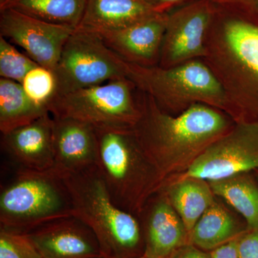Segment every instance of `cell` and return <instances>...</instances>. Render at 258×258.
Wrapping results in <instances>:
<instances>
[{
	"mask_svg": "<svg viewBox=\"0 0 258 258\" xmlns=\"http://www.w3.org/2000/svg\"><path fill=\"white\" fill-rule=\"evenodd\" d=\"M203 60L220 83L235 123L258 120V18L230 2L215 3Z\"/></svg>",
	"mask_w": 258,
	"mask_h": 258,
	"instance_id": "cell-1",
	"label": "cell"
},
{
	"mask_svg": "<svg viewBox=\"0 0 258 258\" xmlns=\"http://www.w3.org/2000/svg\"><path fill=\"white\" fill-rule=\"evenodd\" d=\"M138 98L141 116L134 134L161 179L176 169H187L235 124L226 112L208 105L198 103L172 115L139 90Z\"/></svg>",
	"mask_w": 258,
	"mask_h": 258,
	"instance_id": "cell-2",
	"label": "cell"
},
{
	"mask_svg": "<svg viewBox=\"0 0 258 258\" xmlns=\"http://www.w3.org/2000/svg\"><path fill=\"white\" fill-rule=\"evenodd\" d=\"M73 205V215L96 235L102 258L144 255L140 225L132 214L112 201L98 166L62 178Z\"/></svg>",
	"mask_w": 258,
	"mask_h": 258,
	"instance_id": "cell-3",
	"label": "cell"
},
{
	"mask_svg": "<svg viewBox=\"0 0 258 258\" xmlns=\"http://www.w3.org/2000/svg\"><path fill=\"white\" fill-rule=\"evenodd\" d=\"M13 167L14 176L1 184L0 227L25 233L47 222L73 215L67 186L52 169Z\"/></svg>",
	"mask_w": 258,
	"mask_h": 258,
	"instance_id": "cell-4",
	"label": "cell"
},
{
	"mask_svg": "<svg viewBox=\"0 0 258 258\" xmlns=\"http://www.w3.org/2000/svg\"><path fill=\"white\" fill-rule=\"evenodd\" d=\"M126 62V78L152 97L163 111L172 115L202 103L226 112L225 95L220 83L201 59L170 68Z\"/></svg>",
	"mask_w": 258,
	"mask_h": 258,
	"instance_id": "cell-5",
	"label": "cell"
},
{
	"mask_svg": "<svg viewBox=\"0 0 258 258\" xmlns=\"http://www.w3.org/2000/svg\"><path fill=\"white\" fill-rule=\"evenodd\" d=\"M96 131L97 166L112 201L133 215L142 203L139 200L142 202L159 184L160 174L142 150L133 130Z\"/></svg>",
	"mask_w": 258,
	"mask_h": 258,
	"instance_id": "cell-6",
	"label": "cell"
},
{
	"mask_svg": "<svg viewBox=\"0 0 258 258\" xmlns=\"http://www.w3.org/2000/svg\"><path fill=\"white\" fill-rule=\"evenodd\" d=\"M49 110L52 116L74 118L108 130H133L141 116L138 89L127 78L57 97Z\"/></svg>",
	"mask_w": 258,
	"mask_h": 258,
	"instance_id": "cell-7",
	"label": "cell"
},
{
	"mask_svg": "<svg viewBox=\"0 0 258 258\" xmlns=\"http://www.w3.org/2000/svg\"><path fill=\"white\" fill-rule=\"evenodd\" d=\"M53 74L55 98L126 78V62L98 34L77 28L66 42Z\"/></svg>",
	"mask_w": 258,
	"mask_h": 258,
	"instance_id": "cell-8",
	"label": "cell"
},
{
	"mask_svg": "<svg viewBox=\"0 0 258 258\" xmlns=\"http://www.w3.org/2000/svg\"><path fill=\"white\" fill-rule=\"evenodd\" d=\"M258 171V120L235 123L186 169L183 178L215 181Z\"/></svg>",
	"mask_w": 258,
	"mask_h": 258,
	"instance_id": "cell-9",
	"label": "cell"
},
{
	"mask_svg": "<svg viewBox=\"0 0 258 258\" xmlns=\"http://www.w3.org/2000/svg\"><path fill=\"white\" fill-rule=\"evenodd\" d=\"M215 9L213 0H197L167 13L159 66L170 68L203 58Z\"/></svg>",
	"mask_w": 258,
	"mask_h": 258,
	"instance_id": "cell-10",
	"label": "cell"
},
{
	"mask_svg": "<svg viewBox=\"0 0 258 258\" xmlns=\"http://www.w3.org/2000/svg\"><path fill=\"white\" fill-rule=\"evenodd\" d=\"M0 35L53 72L62 49L76 28L46 23L16 10H0Z\"/></svg>",
	"mask_w": 258,
	"mask_h": 258,
	"instance_id": "cell-11",
	"label": "cell"
},
{
	"mask_svg": "<svg viewBox=\"0 0 258 258\" xmlns=\"http://www.w3.org/2000/svg\"><path fill=\"white\" fill-rule=\"evenodd\" d=\"M42 258H102L91 229L78 217H61L25 232Z\"/></svg>",
	"mask_w": 258,
	"mask_h": 258,
	"instance_id": "cell-12",
	"label": "cell"
},
{
	"mask_svg": "<svg viewBox=\"0 0 258 258\" xmlns=\"http://www.w3.org/2000/svg\"><path fill=\"white\" fill-rule=\"evenodd\" d=\"M52 118V170L63 178L96 166L98 143L96 128L74 118Z\"/></svg>",
	"mask_w": 258,
	"mask_h": 258,
	"instance_id": "cell-13",
	"label": "cell"
},
{
	"mask_svg": "<svg viewBox=\"0 0 258 258\" xmlns=\"http://www.w3.org/2000/svg\"><path fill=\"white\" fill-rule=\"evenodd\" d=\"M166 18L167 13H157L121 30L95 33L125 62L159 66Z\"/></svg>",
	"mask_w": 258,
	"mask_h": 258,
	"instance_id": "cell-14",
	"label": "cell"
},
{
	"mask_svg": "<svg viewBox=\"0 0 258 258\" xmlns=\"http://www.w3.org/2000/svg\"><path fill=\"white\" fill-rule=\"evenodd\" d=\"M53 118L44 115L28 124L2 134L1 147L12 166L35 171L52 169Z\"/></svg>",
	"mask_w": 258,
	"mask_h": 258,
	"instance_id": "cell-15",
	"label": "cell"
},
{
	"mask_svg": "<svg viewBox=\"0 0 258 258\" xmlns=\"http://www.w3.org/2000/svg\"><path fill=\"white\" fill-rule=\"evenodd\" d=\"M144 224V252L147 258H170L180 247L189 243V235L167 199L151 205Z\"/></svg>",
	"mask_w": 258,
	"mask_h": 258,
	"instance_id": "cell-16",
	"label": "cell"
},
{
	"mask_svg": "<svg viewBox=\"0 0 258 258\" xmlns=\"http://www.w3.org/2000/svg\"><path fill=\"white\" fill-rule=\"evenodd\" d=\"M157 13L143 0H88L78 28L96 33L115 31Z\"/></svg>",
	"mask_w": 258,
	"mask_h": 258,
	"instance_id": "cell-17",
	"label": "cell"
},
{
	"mask_svg": "<svg viewBox=\"0 0 258 258\" xmlns=\"http://www.w3.org/2000/svg\"><path fill=\"white\" fill-rule=\"evenodd\" d=\"M50 113L27 94L21 83L0 79V131L8 133Z\"/></svg>",
	"mask_w": 258,
	"mask_h": 258,
	"instance_id": "cell-18",
	"label": "cell"
},
{
	"mask_svg": "<svg viewBox=\"0 0 258 258\" xmlns=\"http://www.w3.org/2000/svg\"><path fill=\"white\" fill-rule=\"evenodd\" d=\"M214 193L207 181L182 178L168 189L169 203L183 222L189 235L197 222L215 203Z\"/></svg>",
	"mask_w": 258,
	"mask_h": 258,
	"instance_id": "cell-19",
	"label": "cell"
},
{
	"mask_svg": "<svg viewBox=\"0 0 258 258\" xmlns=\"http://www.w3.org/2000/svg\"><path fill=\"white\" fill-rule=\"evenodd\" d=\"M214 195L241 214L247 230H258V181L249 172L209 181Z\"/></svg>",
	"mask_w": 258,
	"mask_h": 258,
	"instance_id": "cell-20",
	"label": "cell"
},
{
	"mask_svg": "<svg viewBox=\"0 0 258 258\" xmlns=\"http://www.w3.org/2000/svg\"><path fill=\"white\" fill-rule=\"evenodd\" d=\"M246 230H242L233 217L215 202L193 227L189 243L203 250L212 251L237 238Z\"/></svg>",
	"mask_w": 258,
	"mask_h": 258,
	"instance_id": "cell-21",
	"label": "cell"
},
{
	"mask_svg": "<svg viewBox=\"0 0 258 258\" xmlns=\"http://www.w3.org/2000/svg\"><path fill=\"white\" fill-rule=\"evenodd\" d=\"M88 0H6L0 10L12 9L46 23L77 28Z\"/></svg>",
	"mask_w": 258,
	"mask_h": 258,
	"instance_id": "cell-22",
	"label": "cell"
},
{
	"mask_svg": "<svg viewBox=\"0 0 258 258\" xmlns=\"http://www.w3.org/2000/svg\"><path fill=\"white\" fill-rule=\"evenodd\" d=\"M29 56L20 52L5 37L0 35V76L1 79L23 83L29 72L38 67Z\"/></svg>",
	"mask_w": 258,
	"mask_h": 258,
	"instance_id": "cell-23",
	"label": "cell"
},
{
	"mask_svg": "<svg viewBox=\"0 0 258 258\" xmlns=\"http://www.w3.org/2000/svg\"><path fill=\"white\" fill-rule=\"evenodd\" d=\"M22 86L33 101L49 109L56 93V81L52 71L38 66L28 73Z\"/></svg>",
	"mask_w": 258,
	"mask_h": 258,
	"instance_id": "cell-24",
	"label": "cell"
},
{
	"mask_svg": "<svg viewBox=\"0 0 258 258\" xmlns=\"http://www.w3.org/2000/svg\"><path fill=\"white\" fill-rule=\"evenodd\" d=\"M0 258H42L28 236L0 227Z\"/></svg>",
	"mask_w": 258,
	"mask_h": 258,
	"instance_id": "cell-25",
	"label": "cell"
},
{
	"mask_svg": "<svg viewBox=\"0 0 258 258\" xmlns=\"http://www.w3.org/2000/svg\"><path fill=\"white\" fill-rule=\"evenodd\" d=\"M239 258H258V230H247L237 239Z\"/></svg>",
	"mask_w": 258,
	"mask_h": 258,
	"instance_id": "cell-26",
	"label": "cell"
},
{
	"mask_svg": "<svg viewBox=\"0 0 258 258\" xmlns=\"http://www.w3.org/2000/svg\"><path fill=\"white\" fill-rule=\"evenodd\" d=\"M158 13H167L197 0H143Z\"/></svg>",
	"mask_w": 258,
	"mask_h": 258,
	"instance_id": "cell-27",
	"label": "cell"
},
{
	"mask_svg": "<svg viewBox=\"0 0 258 258\" xmlns=\"http://www.w3.org/2000/svg\"><path fill=\"white\" fill-rule=\"evenodd\" d=\"M237 239L229 241L217 248L212 249L210 258H239L237 252Z\"/></svg>",
	"mask_w": 258,
	"mask_h": 258,
	"instance_id": "cell-28",
	"label": "cell"
},
{
	"mask_svg": "<svg viewBox=\"0 0 258 258\" xmlns=\"http://www.w3.org/2000/svg\"><path fill=\"white\" fill-rule=\"evenodd\" d=\"M170 258H210V253L191 243L180 247Z\"/></svg>",
	"mask_w": 258,
	"mask_h": 258,
	"instance_id": "cell-29",
	"label": "cell"
},
{
	"mask_svg": "<svg viewBox=\"0 0 258 258\" xmlns=\"http://www.w3.org/2000/svg\"><path fill=\"white\" fill-rule=\"evenodd\" d=\"M227 2L234 3L258 18V0H229Z\"/></svg>",
	"mask_w": 258,
	"mask_h": 258,
	"instance_id": "cell-30",
	"label": "cell"
},
{
	"mask_svg": "<svg viewBox=\"0 0 258 258\" xmlns=\"http://www.w3.org/2000/svg\"><path fill=\"white\" fill-rule=\"evenodd\" d=\"M215 3H224V2H227L229 0H213Z\"/></svg>",
	"mask_w": 258,
	"mask_h": 258,
	"instance_id": "cell-31",
	"label": "cell"
},
{
	"mask_svg": "<svg viewBox=\"0 0 258 258\" xmlns=\"http://www.w3.org/2000/svg\"><path fill=\"white\" fill-rule=\"evenodd\" d=\"M6 0H0V5L4 4Z\"/></svg>",
	"mask_w": 258,
	"mask_h": 258,
	"instance_id": "cell-32",
	"label": "cell"
},
{
	"mask_svg": "<svg viewBox=\"0 0 258 258\" xmlns=\"http://www.w3.org/2000/svg\"><path fill=\"white\" fill-rule=\"evenodd\" d=\"M139 258H147V257H145V256H144V255H142V256H141V257H139Z\"/></svg>",
	"mask_w": 258,
	"mask_h": 258,
	"instance_id": "cell-33",
	"label": "cell"
},
{
	"mask_svg": "<svg viewBox=\"0 0 258 258\" xmlns=\"http://www.w3.org/2000/svg\"><path fill=\"white\" fill-rule=\"evenodd\" d=\"M257 181H258V174H257Z\"/></svg>",
	"mask_w": 258,
	"mask_h": 258,
	"instance_id": "cell-34",
	"label": "cell"
}]
</instances>
